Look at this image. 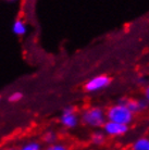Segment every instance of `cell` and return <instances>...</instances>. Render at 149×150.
<instances>
[{
  "label": "cell",
  "instance_id": "1",
  "mask_svg": "<svg viewBox=\"0 0 149 150\" xmlns=\"http://www.w3.org/2000/svg\"><path fill=\"white\" fill-rule=\"evenodd\" d=\"M108 121L107 119V112L104 108L93 105L88 107L82 111L81 113V122L85 126L94 129H100Z\"/></svg>",
  "mask_w": 149,
  "mask_h": 150
},
{
  "label": "cell",
  "instance_id": "2",
  "mask_svg": "<svg viewBox=\"0 0 149 150\" xmlns=\"http://www.w3.org/2000/svg\"><path fill=\"white\" fill-rule=\"evenodd\" d=\"M106 112H107L108 121H113V122H118V123L121 124H125L128 126H130V124H132L135 116L132 113V111L121 100L110 105L108 109L106 110Z\"/></svg>",
  "mask_w": 149,
  "mask_h": 150
},
{
  "label": "cell",
  "instance_id": "3",
  "mask_svg": "<svg viewBox=\"0 0 149 150\" xmlns=\"http://www.w3.org/2000/svg\"><path fill=\"white\" fill-rule=\"evenodd\" d=\"M79 122H81V114L77 113V110L72 105L65 107L60 116L61 125L67 129H73L77 127Z\"/></svg>",
  "mask_w": 149,
  "mask_h": 150
},
{
  "label": "cell",
  "instance_id": "4",
  "mask_svg": "<svg viewBox=\"0 0 149 150\" xmlns=\"http://www.w3.org/2000/svg\"><path fill=\"white\" fill-rule=\"evenodd\" d=\"M110 84H111V79L108 75L100 74L88 79L86 82L84 88L87 93H98V91H101V90L108 88L110 86Z\"/></svg>",
  "mask_w": 149,
  "mask_h": 150
},
{
  "label": "cell",
  "instance_id": "5",
  "mask_svg": "<svg viewBox=\"0 0 149 150\" xmlns=\"http://www.w3.org/2000/svg\"><path fill=\"white\" fill-rule=\"evenodd\" d=\"M101 129L104 132V134L109 138H119V137H123L126 135L130 131V127L128 125H125V124H121L118 122H113V121H107Z\"/></svg>",
  "mask_w": 149,
  "mask_h": 150
},
{
  "label": "cell",
  "instance_id": "6",
  "mask_svg": "<svg viewBox=\"0 0 149 150\" xmlns=\"http://www.w3.org/2000/svg\"><path fill=\"white\" fill-rule=\"evenodd\" d=\"M121 101L132 111L134 115H136L138 113L145 112L149 108L145 98H122Z\"/></svg>",
  "mask_w": 149,
  "mask_h": 150
},
{
  "label": "cell",
  "instance_id": "7",
  "mask_svg": "<svg viewBox=\"0 0 149 150\" xmlns=\"http://www.w3.org/2000/svg\"><path fill=\"white\" fill-rule=\"evenodd\" d=\"M107 139H108V136L104 134V132L102 129H95V131L90 134L89 140L90 144L95 147H101L106 145L107 143Z\"/></svg>",
  "mask_w": 149,
  "mask_h": 150
},
{
  "label": "cell",
  "instance_id": "8",
  "mask_svg": "<svg viewBox=\"0 0 149 150\" xmlns=\"http://www.w3.org/2000/svg\"><path fill=\"white\" fill-rule=\"evenodd\" d=\"M128 150H149V136H140L131 144Z\"/></svg>",
  "mask_w": 149,
  "mask_h": 150
},
{
  "label": "cell",
  "instance_id": "9",
  "mask_svg": "<svg viewBox=\"0 0 149 150\" xmlns=\"http://www.w3.org/2000/svg\"><path fill=\"white\" fill-rule=\"evenodd\" d=\"M12 30L15 35L18 36H23V35L26 34V30H27V27H26V23L24 22L23 19H16L13 22V25H12Z\"/></svg>",
  "mask_w": 149,
  "mask_h": 150
},
{
  "label": "cell",
  "instance_id": "10",
  "mask_svg": "<svg viewBox=\"0 0 149 150\" xmlns=\"http://www.w3.org/2000/svg\"><path fill=\"white\" fill-rule=\"evenodd\" d=\"M43 142L45 144L48 145H51V144H55L58 142V135L55 131H47L44 133L43 135Z\"/></svg>",
  "mask_w": 149,
  "mask_h": 150
},
{
  "label": "cell",
  "instance_id": "11",
  "mask_svg": "<svg viewBox=\"0 0 149 150\" xmlns=\"http://www.w3.org/2000/svg\"><path fill=\"white\" fill-rule=\"evenodd\" d=\"M16 150H43V148L38 142H28V143L22 145Z\"/></svg>",
  "mask_w": 149,
  "mask_h": 150
},
{
  "label": "cell",
  "instance_id": "12",
  "mask_svg": "<svg viewBox=\"0 0 149 150\" xmlns=\"http://www.w3.org/2000/svg\"><path fill=\"white\" fill-rule=\"evenodd\" d=\"M44 150H71V149H70V147L67 146V144L61 143V142H57L55 144L48 145Z\"/></svg>",
  "mask_w": 149,
  "mask_h": 150
},
{
  "label": "cell",
  "instance_id": "13",
  "mask_svg": "<svg viewBox=\"0 0 149 150\" xmlns=\"http://www.w3.org/2000/svg\"><path fill=\"white\" fill-rule=\"evenodd\" d=\"M22 98H23L22 93H20V91H15V93H13V94H11L10 96H9L8 100H9V102L15 103V102H19Z\"/></svg>",
  "mask_w": 149,
  "mask_h": 150
},
{
  "label": "cell",
  "instance_id": "14",
  "mask_svg": "<svg viewBox=\"0 0 149 150\" xmlns=\"http://www.w3.org/2000/svg\"><path fill=\"white\" fill-rule=\"evenodd\" d=\"M144 98H145V100L149 105V85H147L145 87V89H144Z\"/></svg>",
  "mask_w": 149,
  "mask_h": 150
},
{
  "label": "cell",
  "instance_id": "15",
  "mask_svg": "<svg viewBox=\"0 0 149 150\" xmlns=\"http://www.w3.org/2000/svg\"><path fill=\"white\" fill-rule=\"evenodd\" d=\"M2 150H16L14 148H12V147H8V148H4Z\"/></svg>",
  "mask_w": 149,
  "mask_h": 150
},
{
  "label": "cell",
  "instance_id": "16",
  "mask_svg": "<svg viewBox=\"0 0 149 150\" xmlns=\"http://www.w3.org/2000/svg\"><path fill=\"white\" fill-rule=\"evenodd\" d=\"M7 1H18V0H7Z\"/></svg>",
  "mask_w": 149,
  "mask_h": 150
}]
</instances>
